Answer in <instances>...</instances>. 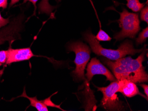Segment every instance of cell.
Returning <instances> with one entry per match:
<instances>
[{"mask_svg":"<svg viewBox=\"0 0 148 111\" xmlns=\"http://www.w3.org/2000/svg\"><path fill=\"white\" fill-rule=\"evenodd\" d=\"M148 37V28L146 27L139 35L138 37L136 39V43L137 45L142 44L146 41Z\"/></svg>","mask_w":148,"mask_h":111,"instance_id":"13","label":"cell"},{"mask_svg":"<svg viewBox=\"0 0 148 111\" xmlns=\"http://www.w3.org/2000/svg\"><path fill=\"white\" fill-rule=\"evenodd\" d=\"M119 87L118 93H121L123 95L128 97H132L137 95H140L146 98L148 100V97L142 94L140 92L135 83L130 82L126 79L119 81Z\"/></svg>","mask_w":148,"mask_h":111,"instance_id":"9","label":"cell"},{"mask_svg":"<svg viewBox=\"0 0 148 111\" xmlns=\"http://www.w3.org/2000/svg\"><path fill=\"white\" fill-rule=\"evenodd\" d=\"M8 57L6 62V64L7 65L29 60L36 56L33 53L30 48L15 49L10 48L8 50Z\"/></svg>","mask_w":148,"mask_h":111,"instance_id":"8","label":"cell"},{"mask_svg":"<svg viewBox=\"0 0 148 111\" xmlns=\"http://www.w3.org/2000/svg\"><path fill=\"white\" fill-rule=\"evenodd\" d=\"M84 36L85 40L88 43L94 53L99 56H103L112 61L118 60L129 54L134 55L136 54L141 53L145 47V45L143 48L140 49H135L131 41L126 40L121 44L118 49L104 48L101 45L95 38V35L91 31H86L84 34Z\"/></svg>","mask_w":148,"mask_h":111,"instance_id":"2","label":"cell"},{"mask_svg":"<svg viewBox=\"0 0 148 111\" xmlns=\"http://www.w3.org/2000/svg\"><path fill=\"white\" fill-rule=\"evenodd\" d=\"M10 23V19L9 18L6 19V18H3L0 12V29L2 27H5Z\"/></svg>","mask_w":148,"mask_h":111,"instance_id":"18","label":"cell"},{"mask_svg":"<svg viewBox=\"0 0 148 111\" xmlns=\"http://www.w3.org/2000/svg\"><path fill=\"white\" fill-rule=\"evenodd\" d=\"M126 4L128 8L134 12H138L143 8L145 3L140 2L139 0H126Z\"/></svg>","mask_w":148,"mask_h":111,"instance_id":"12","label":"cell"},{"mask_svg":"<svg viewBox=\"0 0 148 111\" xmlns=\"http://www.w3.org/2000/svg\"><path fill=\"white\" fill-rule=\"evenodd\" d=\"M68 50L73 51L75 54L74 63L76 67L71 73L74 81L79 82L85 80V69L90 59L91 49L86 44L77 41L69 44Z\"/></svg>","mask_w":148,"mask_h":111,"instance_id":"3","label":"cell"},{"mask_svg":"<svg viewBox=\"0 0 148 111\" xmlns=\"http://www.w3.org/2000/svg\"><path fill=\"white\" fill-rule=\"evenodd\" d=\"M97 74L104 75L106 77L107 81L112 82L117 80L110 71L101 63L99 60H98L97 58H94L91 59L87 65L85 76L87 81H90L91 80L93 76Z\"/></svg>","mask_w":148,"mask_h":111,"instance_id":"7","label":"cell"},{"mask_svg":"<svg viewBox=\"0 0 148 111\" xmlns=\"http://www.w3.org/2000/svg\"><path fill=\"white\" fill-rule=\"evenodd\" d=\"M23 18L22 16L14 18L9 25L0 31V45L5 41H14L19 36V33L21 30Z\"/></svg>","mask_w":148,"mask_h":111,"instance_id":"6","label":"cell"},{"mask_svg":"<svg viewBox=\"0 0 148 111\" xmlns=\"http://www.w3.org/2000/svg\"><path fill=\"white\" fill-rule=\"evenodd\" d=\"M140 86L142 87L144 89V93L146 94V97H148V86L147 84H140Z\"/></svg>","mask_w":148,"mask_h":111,"instance_id":"20","label":"cell"},{"mask_svg":"<svg viewBox=\"0 0 148 111\" xmlns=\"http://www.w3.org/2000/svg\"><path fill=\"white\" fill-rule=\"evenodd\" d=\"M140 20L143 21L148 23V5L145 8H143L140 14Z\"/></svg>","mask_w":148,"mask_h":111,"instance_id":"16","label":"cell"},{"mask_svg":"<svg viewBox=\"0 0 148 111\" xmlns=\"http://www.w3.org/2000/svg\"><path fill=\"white\" fill-rule=\"evenodd\" d=\"M49 0H42L38 5V9L40 13L49 15L55 7L50 5Z\"/></svg>","mask_w":148,"mask_h":111,"instance_id":"11","label":"cell"},{"mask_svg":"<svg viewBox=\"0 0 148 111\" xmlns=\"http://www.w3.org/2000/svg\"><path fill=\"white\" fill-rule=\"evenodd\" d=\"M20 0H11L10 3V7H11L12 6L16 4L17 2H19Z\"/></svg>","mask_w":148,"mask_h":111,"instance_id":"22","label":"cell"},{"mask_svg":"<svg viewBox=\"0 0 148 111\" xmlns=\"http://www.w3.org/2000/svg\"><path fill=\"white\" fill-rule=\"evenodd\" d=\"M38 1V0H24V3H25L27 1H29V2H31L32 3L35 7V11H34V14H35L36 11V4L37 3V1Z\"/></svg>","mask_w":148,"mask_h":111,"instance_id":"21","label":"cell"},{"mask_svg":"<svg viewBox=\"0 0 148 111\" xmlns=\"http://www.w3.org/2000/svg\"><path fill=\"white\" fill-rule=\"evenodd\" d=\"M22 97L26 98L29 100L30 104L29 106H32L33 107L35 108L38 111H48V108L45 104L42 101H39L37 99V97L36 96L35 97H29L27 95L26 93L25 88H24V91L23 93L21 96L18 97Z\"/></svg>","mask_w":148,"mask_h":111,"instance_id":"10","label":"cell"},{"mask_svg":"<svg viewBox=\"0 0 148 111\" xmlns=\"http://www.w3.org/2000/svg\"><path fill=\"white\" fill-rule=\"evenodd\" d=\"M120 17L118 22L122 30L114 35L116 41H120L125 38L134 39L140 30L138 14L129 12L125 9L120 13Z\"/></svg>","mask_w":148,"mask_h":111,"instance_id":"4","label":"cell"},{"mask_svg":"<svg viewBox=\"0 0 148 111\" xmlns=\"http://www.w3.org/2000/svg\"><path fill=\"white\" fill-rule=\"evenodd\" d=\"M2 65V64L1 63H0V67Z\"/></svg>","mask_w":148,"mask_h":111,"instance_id":"23","label":"cell"},{"mask_svg":"<svg viewBox=\"0 0 148 111\" xmlns=\"http://www.w3.org/2000/svg\"><path fill=\"white\" fill-rule=\"evenodd\" d=\"M8 50H2L0 51V63L4 64L6 62L8 57Z\"/></svg>","mask_w":148,"mask_h":111,"instance_id":"17","label":"cell"},{"mask_svg":"<svg viewBox=\"0 0 148 111\" xmlns=\"http://www.w3.org/2000/svg\"><path fill=\"white\" fill-rule=\"evenodd\" d=\"M103 94L101 106L107 111H122L125 109L123 102L120 101L117 93L119 87V81L112 82L105 87L95 86Z\"/></svg>","mask_w":148,"mask_h":111,"instance_id":"5","label":"cell"},{"mask_svg":"<svg viewBox=\"0 0 148 111\" xmlns=\"http://www.w3.org/2000/svg\"><path fill=\"white\" fill-rule=\"evenodd\" d=\"M147 2H148V0H147Z\"/></svg>","mask_w":148,"mask_h":111,"instance_id":"24","label":"cell"},{"mask_svg":"<svg viewBox=\"0 0 148 111\" xmlns=\"http://www.w3.org/2000/svg\"><path fill=\"white\" fill-rule=\"evenodd\" d=\"M8 5V0H0V8L3 10L6 9Z\"/></svg>","mask_w":148,"mask_h":111,"instance_id":"19","label":"cell"},{"mask_svg":"<svg viewBox=\"0 0 148 111\" xmlns=\"http://www.w3.org/2000/svg\"><path fill=\"white\" fill-rule=\"evenodd\" d=\"M95 37L98 41H110L112 39V38L101 29Z\"/></svg>","mask_w":148,"mask_h":111,"instance_id":"14","label":"cell"},{"mask_svg":"<svg viewBox=\"0 0 148 111\" xmlns=\"http://www.w3.org/2000/svg\"><path fill=\"white\" fill-rule=\"evenodd\" d=\"M57 93V92H56L55 93H54L51 96H50L48 98H47V99H45L44 100H42V101L47 107L49 106L51 107L56 108H59V109H60V110H62V111H65V110L62 109L61 107H60V105H56V104H54V103L52 102L51 101V96Z\"/></svg>","mask_w":148,"mask_h":111,"instance_id":"15","label":"cell"},{"mask_svg":"<svg viewBox=\"0 0 148 111\" xmlns=\"http://www.w3.org/2000/svg\"><path fill=\"white\" fill-rule=\"evenodd\" d=\"M146 46L145 45L142 54L136 59H133L129 56L114 61L105 57L101 58V60L111 69L118 81L126 79L135 83L148 82V74L143 65L147 50Z\"/></svg>","mask_w":148,"mask_h":111,"instance_id":"1","label":"cell"}]
</instances>
